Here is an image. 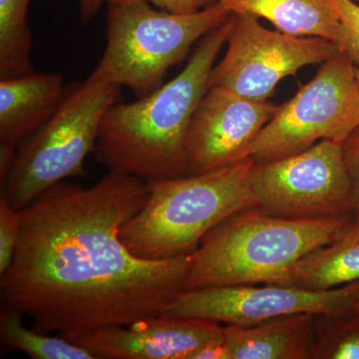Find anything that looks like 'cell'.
<instances>
[{
    "mask_svg": "<svg viewBox=\"0 0 359 359\" xmlns=\"http://www.w3.org/2000/svg\"><path fill=\"white\" fill-rule=\"evenodd\" d=\"M148 197L145 180L116 171L93 186L62 181L37 196L20 210L18 245L0 276L1 308L70 341L160 316L186 290L190 255L148 261L122 242L120 230Z\"/></svg>",
    "mask_w": 359,
    "mask_h": 359,
    "instance_id": "6da1fadb",
    "label": "cell"
},
{
    "mask_svg": "<svg viewBox=\"0 0 359 359\" xmlns=\"http://www.w3.org/2000/svg\"><path fill=\"white\" fill-rule=\"evenodd\" d=\"M235 25V14L205 34L171 81L131 103H115L101 123L94 150L109 171L145 180L188 176L187 138L211 72Z\"/></svg>",
    "mask_w": 359,
    "mask_h": 359,
    "instance_id": "7a4b0ae2",
    "label": "cell"
},
{
    "mask_svg": "<svg viewBox=\"0 0 359 359\" xmlns=\"http://www.w3.org/2000/svg\"><path fill=\"white\" fill-rule=\"evenodd\" d=\"M353 224L351 215L287 219L259 207L242 210L215 226L190 254L186 290L280 285L299 259L339 240Z\"/></svg>",
    "mask_w": 359,
    "mask_h": 359,
    "instance_id": "3957f363",
    "label": "cell"
},
{
    "mask_svg": "<svg viewBox=\"0 0 359 359\" xmlns=\"http://www.w3.org/2000/svg\"><path fill=\"white\" fill-rule=\"evenodd\" d=\"M255 163L247 158L204 174L148 180L147 202L122 226V242L148 261L192 254L215 226L259 205L250 182Z\"/></svg>",
    "mask_w": 359,
    "mask_h": 359,
    "instance_id": "277c9868",
    "label": "cell"
},
{
    "mask_svg": "<svg viewBox=\"0 0 359 359\" xmlns=\"http://www.w3.org/2000/svg\"><path fill=\"white\" fill-rule=\"evenodd\" d=\"M107 4V41L87 79L128 87L139 98L159 88L170 68L231 14L218 1L191 14L156 9L144 0Z\"/></svg>",
    "mask_w": 359,
    "mask_h": 359,
    "instance_id": "5b68a950",
    "label": "cell"
},
{
    "mask_svg": "<svg viewBox=\"0 0 359 359\" xmlns=\"http://www.w3.org/2000/svg\"><path fill=\"white\" fill-rule=\"evenodd\" d=\"M118 85L86 79L66 88L50 119L18 146L13 170L1 194L23 209L47 189L71 177L85 176V160L95 150L106 112L120 97Z\"/></svg>",
    "mask_w": 359,
    "mask_h": 359,
    "instance_id": "8992f818",
    "label": "cell"
},
{
    "mask_svg": "<svg viewBox=\"0 0 359 359\" xmlns=\"http://www.w3.org/2000/svg\"><path fill=\"white\" fill-rule=\"evenodd\" d=\"M358 125L356 67L339 51L292 99L278 106L245 158L269 162L299 154L320 141L342 142Z\"/></svg>",
    "mask_w": 359,
    "mask_h": 359,
    "instance_id": "52a82bcc",
    "label": "cell"
},
{
    "mask_svg": "<svg viewBox=\"0 0 359 359\" xmlns=\"http://www.w3.org/2000/svg\"><path fill=\"white\" fill-rule=\"evenodd\" d=\"M250 182L257 207L271 216H351V183L341 142L323 140L299 154L255 163Z\"/></svg>",
    "mask_w": 359,
    "mask_h": 359,
    "instance_id": "ba28073f",
    "label": "cell"
},
{
    "mask_svg": "<svg viewBox=\"0 0 359 359\" xmlns=\"http://www.w3.org/2000/svg\"><path fill=\"white\" fill-rule=\"evenodd\" d=\"M228 43L223 59L212 68L209 88L222 87L256 101L268 100L283 78L304 66L323 65L339 52L330 40L266 29L247 13L235 14Z\"/></svg>",
    "mask_w": 359,
    "mask_h": 359,
    "instance_id": "9c48e42d",
    "label": "cell"
},
{
    "mask_svg": "<svg viewBox=\"0 0 359 359\" xmlns=\"http://www.w3.org/2000/svg\"><path fill=\"white\" fill-rule=\"evenodd\" d=\"M295 313H359V280L330 290L264 283L184 290L160 316L250 325Z\"/></svg>",
    "mask_w": 359,
    "mask_h": 359,
    "instance_id": "30bf717a",
    "label": "cell"
},
{
    "mask_svg": "<svg viewBox=\"0 0 359 359\" xmlns=\"http://www.w3.org/2000/svg\"><path fill=\"white\" fill-rule=\"evenodd\" d=\"M278 106L210 87L198 106L187 138V173L199 175L247 159L248 148Z\"/></svg>",
    "mask_w": 359,
    "mask_h": 359,
    "instance_id": "8fae6325",
    "label": "cell"
},
{
    "mask_svg": "<svg viewBox=\"0 0 359 359\" xmlns=\"http://www.w3.org/2000/svg\"><path fill=\"white\" fill-rule=\"evenodd\" d=\"M224 335V325L195 318L157 316L127 327L97 328L71 340L98 358L189 359Z\"/></svg>",
    "mask_w": 359,
    "mask_h": 359,
    "instance_id": "7c38bea8",
    "label": "cell"
},
{
    "mask_svg": "<svg viewBox=\"0 0 359 359\" xmlns=\"http://www.w3.org/2000/svg\"><path fill=\"white\" fill-rule=\"evenodd\" d=\"M66 88L59 73H30L0 79V143L16 146L54 115Z\"/></svg>",
    "mask_w": 359,
    "mask_h": 359,
    "instance_id": "4fadbf2b",
    "label": "cell"
},
{
    "mask_svg": "<svg viewBox=\"0 0 359 359\" xmlns=\"http://www.w3.org/2000/svg\"><path fill=\"white\" fill-rule=\"evenodd\" d=\"M314 316L295 313L250 325H224L231 359H309Z\"/></svg>",
    "mask_w": 359,
    "mask_h": 359,
    "instance_id": "5bb4252c",
    "label": "cell"
},
{
    "mask_svg": "<svg viewBox=\"0 0 359 359\" xmlns=\"http://www.w3.org/2000/svg\"><path fill=\"white\" fill-rule=\"evenodd\" d=\"M229 13H250L269 20L278 32L318 37L337 43L339 16L328 0H217Z\"/></svg>",
    "mask_w": 359,
    "mask_h": 359,
    "instance_id": "9a60e30c",
    "label": "cell"
},
{
    "mask_svg": "<svg viewBox=\"0 0 359 359\" xmlns=\"http://www.w3.org/2000/svg\"><path fill=\"white\" fill-rule=\"evenodd\" d=\"M359 280V226L332 244L313 250L290 269L280 285L330 290Z\"/></svg>",
    "mask_w": 359,
    "mask_h": 359,
    "instance_id": "2e32d148",
    "label": "cell"
},
{
    "mask_svg": "<svg viewBox=\"0 0 359 359\" xmlns=\"http://www.w3.org/2000/svg\"><path fill=\"white\" fill-rule=\"evenodd\" d=\"M25 316L13 309L1 308L0 337L11 351H21L33 359H97L89 349L51 334L27 328L23 323Z\"/></svg>",
    "mask_w": 359,
    "mask_h": 359,
    "instance_id": "e0dca14e",
    "label": "cell"
},
{
    "mask_svg": "<svg viewBox=\"0 0 359 359\" xmlns=\"http://www.w3.org/2000/svg\"><path fill=\"white\" fill-rule=\"evenodd\" d=\"M30 1L0 0V79L33 73L27 16Z\"/></svg>",
    "mask_w": 359,
    "mask_h": 359,
    "instance_id": "ac0fdd59",
    "label": "cell"
},
{
    "mask_svg": "<svg viewBox=\"0 0 359 359\" xmlns=\"http://www.w3.org/2000/svg\"><path fill=\"white\" fill-rule=\"evenodd\" d=\"M309 359H359V313L316 314Z\"/></svg>",
    "mask_w": 359,
    "mask_h": 359,
    "instance_id": "d6986e66",
    "label": "cell"
},
{
    "mask_svg": "<svg viewBox=\"0 0 359 359\" xmlns=\"http://www.w3.org/2000/svg\"><path fill=\"white\" fill-rule=\"evenodd\" d=\"M340 21L337 45L354 65L359 66V6L353 0H328Z\"/></svg>",
    "mask_w": 359,
    "mask_h": 359,
    "instance_id": "ffe728a7",
    "label": "cell"
},
{
    "mask_svg": "<svg viewBox=\"0 0 359 359\" xmlns=\"http://www.w3.org/2000/svg\"><path fill=\"white\" fill-rule=\"evenodd\" d=\"M20 231V212L14 209L6 196H0V276L13 261Z\"/></svg>",
    "mask_w": 359,
    "mask_h": 359,
    "instance_id": "44dd1931",
    "label": "cell"
},
{
    "mask_svg": "<svg viewBox=\"0 0 359 359\" xmlns=\"http://www.w3.org/2000/svg\"><path fill=\"white\" fill-rule=\"evenodd\" d=\"M342 155L351 183V217L359 226V125L341 142Z\"/></svg>",
    "mask_w": 359,
    "mask_h": 359,
    "instance_id": "7402d4cb",
    "label": "cell"
},
{
    "mask_svg": "<svg viewBox=\"0 0 359 359\" xmlns=\"http://www.w3.org/2000/svg\"><path fill=\"white\" fill-rule=\"evenodd\" d=\"M137 1V0H108V4H120V2ZM149 4L176 14H191L198 13L201 9L211 6L217 0H144Z\"/></svg>",
    "mask_w": 359,
    "mask_h": 359,
    "instance_id": "603a6c76",
    "label": "cell"
},
{
    "mask_svg": "<svg viewBox=\"0 0 359 359\" xmlns=\"http://www.w3.org/2000/svg\"><path fill=\"white\" fill-rule=\"evenodd\" d=\"M189 359H231L230 353L224 341V335L221 339L214 340L210 344L194 351Z\"/></svg>",
    "mask_w": 359,
    "mask_h": 359,
    "instance_id": "cb8c5ba5",
    "label": "cell"
},
{
    "mask_svg": "<svg viewBox=\"0 0 359 359\" xmlns=\"http://www.w3.org/2000/svg\"><path fill=\"white\" fill-rule=\"evenodd\" d=\"M16 146L0 143V185L6 184L15 160Z\"/></svg>",
    "mask_w": 359,
    "mask_h": 359,
    "instance_id": "d4e9b609",
    "label": "cell"
},
{
    "mask_svg": "<svg viewBox=\"0 0 359 359\" xmlns=\"http://www.w3.org/2000/svg\"><path fill=\"white\" fill-rule=\"evenodd\" d=\"M78 4L82 23L87 25L95 18L103 4H108V0H78Z\"/></svg>",
    "mask_w": 359,
    "mask_h": 359,
    "instance_id": "484cf974",
    "label": "cell"
},
{
    "mask_svg": "<svg viewBox=\"0 0 359 359\" xmlns=\"http://www.w3.org/2000/svg\"><path fill=\"white\" fill-rule=\"evenodd\" d=\"M356 78H358V82L359 85V66L356 67Z\"/></svg>",
    "mask_w": 359,
    "mask_h": 359,
    "instance_id": "4316f807",
    "label": "cell"
},
{
    "mask_svg": "<svg viewBox=\"0 0 359 359\" xmlns=\"http://www.w3.org/2000/svg\"><path fill=\"white\" fill-rule=\"evenodd\" d=\"M353 1H359V0H353Z\"/></svg>",
    "mask_w": 359,
    "mask_h": 359,
    "instance_id": "83f0119b",
    "label": "cell"
}]
</instances>
